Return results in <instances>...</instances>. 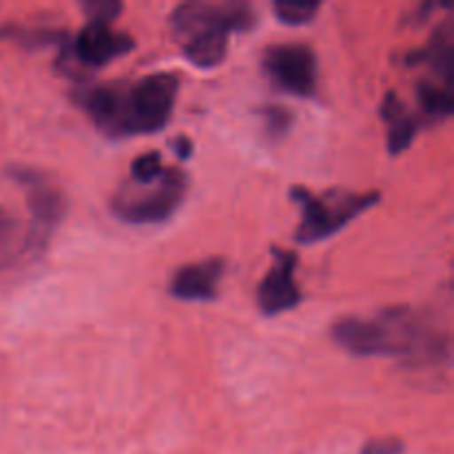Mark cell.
<instances>
[{"mask_svg":"<svg viewBox=\"0 0 454 454\" xmlns=\"http://www.w3.org/2000/svg\"><path fill=\"white\" fill-rule=\"evenodd\" d=\"M180 78L151 74L133 84H100L84 89L80 105L105 136L131 137L162 131L173 114Z\"/></svg>","mask_w":454,"mask_h":454,"instance_id":"obj_1","label":"cell"},{"mask_svg":"<svg viewBox=\"0 0 454 454\" xmlns=\"http://www.w3.org/2000/svg\"><path fill=\"white\" fill-rule=\"evenodd\" d=\"M333 340L357 357H412L439 362L448 357V340L430 331L406 306L386 309L372 317H346L333 326Z\"/></svg>","mask_w":454,"mask_h":454,"instance_id":"obj_2","label":"cell"},{"mask_svg":"<svg viewBox=\"0 0 454 454\" xmlns=\"http://www.w3.org/2000/svg\"><path fill=\"white\" fill-rule=\"evenodd\" d=\"M255 22L253 7L239 0L204 3L193 0L173 9L168 16L173 35L184 51L186 60L200 69H213L226 58L229 35L251 29Z\"/></svg>","mask_w":454,"mask_h":454,"instance_id":"obj_3","label":"cell"},{"mask_svg":"<svg viewBox=\"0 0 454 454\" xmlns=\"http://www.w3.org/2000/svg\"><path fill=\"white\" fill-rule=\"evenodd\" d=\"M189 177L182 168L164 167L162 176L151 184L129 180L115 191L111 208L129 224H160L168 220L182 204Z\"/></svg>","mask_w":454,"mask_h":454,"instance_id":"obj_4","label":"cell"},{"mask_svg":"<svg viewBox=\"0 0 454 454\" xmlns=\"http://www.w3.org/2000/svg\"><path fill=\"white\" fill-rule=\"evenodd\" d=\"M291 195L301 207V222L295 233L300 244H315L331 238L337 231L344 229L350 220H355L359 213L368 211L381 200L377 191H371V193L333 191L326 195H315L301 186L291 189Z\"/></svg>","mask_w":454,"mask_h":454,"instance_id":"obj_5","label":"cell"},{"mask_svg":"<svg viewBox=\"0 0 454 454\" xmlns=\"http://www.w3.org/2000/svg\"><path fill=\"white\" fill-rule=\"evenodd\" d=\"M12 177L20 182L27 191V204L31 211V231L27 239V248L43 251L49 244V238L65 217V193L58 189L56 182L43 171L29 167H13Z\"/></svg>","mask_w":454,"mask_h":454,"instance_id":"obj_6","label":"cell"},{"mask_svg":"<svg viewBox=\"0 0 454 454\" xmlns=\"http://www.w3.org/2000/svg\"><path fill=\"white\" fill-rule=\"evenodd\" d=\"M264 71L270 82L291 96L310 98L317 87V62L306 44L288 43L269 47L264 53Z\"/></svg>","mask_w":454,"mask_h":454,"instance_id":"obj_7","label":"cell"},{"mask_svg":"<svg viewBox=\"0 0 454 454\" xmlns=\"http://www.w3.org/2000/svg\"><path fill=\"white\" fill-rule=\"evenodd\" d=\"M270 255H273V266L257 288V306L262 313L273 317L295 309L301 301V291L295 279L297 253L275 247Z\"/></svg>","mask_w":454,"mask_h":454,"instance_id":"obj_8","label":"cell"},{"mask_svg":"<svg viewBox=\"0 0 454 454\" xmlns=\"http://www.w3.org/2000/svg\"><path fill=\"white\" fill-rule=\"evenodd\" d=\"M133 44H136L133 38L124 31L111 29L106 22H89L75 38L71 56L84 69H98V67L109 65L115 58L127 56Z\"/></svg>","mask_w":454,"mask_h":454,"instance_id":"obj_9","label":"cell"},{"mask_svg":"<svg viewBox=\"0 0 454 454\" xmlns=\"http://www.w3.org/2000/svg\"><path fill=\"white\" fill-rule=\"evenodd\" d=\"M222 275H224V262L220 257L195 262V264H186L176 270L168 291L177 300L211 301L217 297Z\"/></svg>","mask_w":454,"mask_h":454,"instance_id":"obj_10","label":"cell"},{"mask_svg":"<svg viewBox=\"0 0 454 454\" xmlns=\"http://www.w3.org/2000/svg\"><path fill=\"white\" fill-rule=\"evenodd\" d=\"M408 62H424L433 69V74L442 80V84L452 87L454 82V20H446L437 31L428 47L415 51Z\"/></svg>","mask_w":454,"mask_h":454,"instance_id":"obj_11","label":"cell"},{"mask_svg":"<svg viewBox=\"0 0 454 454\" xmlns=\"http://www.w3.org/2000/svg\"><path fill=\"white\" fill-rule=\"evenodd\" d=\"M381 118L388 124L390 153L397 155L402 151H406L411 146V142L415 140L419 122H417L415 115L403 106V102L393 91L386 93L384 102H381Z\"/></svg>","mask_w":454,"mask_h":454,"instance_id":"obj_12","label":"cell"},{"mask_svg":"<svg viewBox=\"0 0 454 454\" xmlns=\"http://www.w3.org/2000/svg\"><path fill=\"white\" fill-rule=\"evenodd\" d=\"M417 100H419L426 118H430L433 122H442V120L450 118L454 111L452 87L434 82V80H421L417 84Z\"/></svg>","mask_w":454,"mask_h":454,"instance_id":"obj_13","label":"cell"},{"mask_svg":"<svg viewBox=\"0 0 454 454\" xmlns=\"http://www.w3.org/2000/svg\"><path fill=\"white\" fill-rule=\"evenodd\" d=\"M275 16L284 22V25L300 27L309 25L319 12V3H301V0H279L275 3Z\"/></svg>","mask_w":454,"mask_h":454,"instance_id":"obj_14","label":"cell"},{"mask_svg":"<svg viewBox=\"0 0 454 454\" xmlns=\"http://www.w3.org/2000/svg\"><path fill=\"white\" fill-rule=\"evenodd\" d=\"M162 155L158 151H149V153H142L133 160L131 180L137 182V184H151V182L162 176Z\"/></svg>","mask_w":454,"mask_h":454,"instance_id":"obj_15","label":"cell"},{"mask_svg":"<svg viewBox=\"0 0 454 454\" xmlns=\"http://www.w3.org/2000/svg\"><path fill=\"white\" fill-rule=\"evenodd\" d=\"M262 118H264L266 133L273 140H279V137H284L291 131L293 114L288 109H284V106H266V109H262Z\"/></svg>","mask_w":454,"mask_h":454,"instance_id":"obj_16","label":"cell"},{"mask_svg":"<svg viewBox=\"0 0 454 454\" xmlns=\"http://www.w3.org/2000/svg\"><path fill=\"white\" fill-rule=\"evenodd\" d=\"M84 9L89 13V22H106V25H111L122 12V4L115 3V0H89V3H84Z\"/></svg>","mask_w":454,"mask_h":454,"instance_id":"obj_17","label":"cell"},{"mask_svg":"<svg viewBox=\"0 0 454 454\" xmlns=\"http://www.w3.org/2000/svg\"><path fill=\"white\" fill-rule=\"evenodd\" d=\"M403 443L395 437L386 439H372L362 448V454H402Z\"/></svg>","mask_w":454,"mask_h":454,"instance_id":"obj_18","label":"cell"},{"mask_svg":"<svg viewBox=\"0 0 454 454\" xmlns=\"http://www.w3.org/2000/svg\"><path fill=\"white\" fill-rule=\"evenodd\" d=\"M13 231H16V220H13L7 211L0 208V248L12 239Z\"/></svg>","mask_w":454,"mask_h":454,"instance_id":"obj_19","label":"cell"},{"mask_svg":"<svg viewBox=\"0 0 454 454\" xmlns=\"http://www.w3.org/2000/svg\"><path fill=\"white\" fill-rule=\"evenodd\" d=\"M173 149H176L177 158H180V160H189V155H191V140H186V137H177V140L173 142Z\"/></svg>","mask_w":454,"mask_h":454,"instance_id":"obj_20","label":"cell"}]
</instances>
